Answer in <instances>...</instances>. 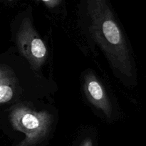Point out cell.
Masks as SVG:
<instances>
[{
  "label": "cell",
  "mask_w": 146,
  "mask_h": 146,
  "mask_svg": "<svg viewBox=\"0 0 146 146\" xmlns=\"http://www.w3.org/2000/svg\"><path fill=\"white\" fill-rule=\"evenodd\" d=\"M90 29L113 67L122 74L132 77L133 66L129 47L111 13L101 9L94 10L91 14Z\"/></svg>",
  "instance_id": "cell-1"
},
{
  "label": "cell",
  "mask_w": 146,
  "mask_h": 146,
  "mask_svg": "<svg viewBox=\"0 0 146 146\" xmlns=\"http://www.w3.org/2000/svg\"><path fill=\"white\" fill-rule=\"evenodd\" d=\"M11 121L15 130L25 135L19 146H36L48 135L52 117L47 112L20 106L11 112Z\"/></svg>",
  "instance_id": "cell-2"
},
{
  "label": "cell",
  "mask_w": 146,
  "mask_h": 146,
  "mask_svg": "<svg viewBox=\"0 0 146 146\" xmlns=\"http://www.w3.org/2000/svg\"><path fill=\"white\" fill-rule=\"evenodd\" d=\"M17 40L21 54L27 59L32 68L38 70L45 62L47 50L28 18L24 19L20 25Z\"/></svg>",
  "instance_id": "cell-3"
},
{
  "label": "cell",
  "mask_w": 146,
  "mask_h": 146,
  "mask_svg": "<svg viewBox=\"0 0 146 146\" xmlns=\"http://www.w3.org/2000/svg\"><path fill=\"white\" fill-rule=\"evenodd\" d=\"M84 87L88 100L95 107L102 110L106 117H111L112 109L106 93L92 73H88L85 77Z\"/></svg>",
  "instance_id": "cell-4"
},
{
  "label": "cell",
  "mask_w": 146,
  "mask_h": 146,
  "mask_svg": "<svg viewBox=\"0 0 146 146\" xmlns=\"http://www.w3.org/2000/svg\"><path fill=\"white\" fill-rule=\"evenodd\" d=\"M4 79V77L3 81L0 82V103L9 101L14 94V90L11 85L12 84L10 82V78L7 77L5 81Z\"/></svg>",
  "instance_id": "cell-5"
},
{
  "label": "cell",
  "mask_w": 146,
  "mask_h": 146,
  "mask_svg": "<svg viewBox=\"0 0 146 146\" xmlns=\"http://www.w3.org/2000/svg\"><path fill=\"white\" fill-rule=\"evenodd\" d=\"M81 146H93L92 140L91 138H87L86 140H84Z\"/></svg>",
  "instance_id": "cell-6"
},
{
  "label": "cell",
  "mask_w": 146,
  "mask_h": 146,
  "mask_svg": "<svg viewBox=\"0 0 146 146\" xmlns=\"http://www.w3.org/2000/svg\"><path fill=\"white\" fill-rule=\"evenodd\" d=\"M42 1H44V2L48 3V4H51V0H42Z\"/></svg>",
  "instance_id": "cell-7"
}]
</instances>
